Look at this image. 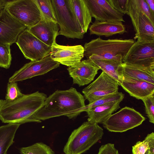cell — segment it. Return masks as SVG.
<instances>
[{"instance_id":"obj_8","label":"cell","mask_w":154,"mask_h":154,"mask_svg":"<svg viewBox=\"0 0 154 154\" xmlns=\"http://www.w3.org/2000/svg\"><path fill=\"white\" fill-rule=\"evenodd\" d=\"M123 63L154 72V41L134 42L122 60Z\"/></svg>"},{"instance_id":"obj_15","label":"cell","mask_w":154,"mask_h":154,"mask_svg":"<svg viewBox=\"0 0 154 154\" xmlns=\"http://www.w3.org/2000/svg\"><path fill=\"white\" fill-rule=\"evenodd\" d=\"M92 17L96 20L125 22L124 14L115 9L107 0H84Z\"/></svg>"},{"instance_id":"obj_6","label":"cell","mask_w":154,"mask_h":154,"mask_svg":"<svg viewBox=\"0 0 154 154\" xmlns=\"http://www.w3.org/2000/svg\"><path fill=\"white\" fill-rule=\"evenodd\" d=\"M5 8L12 17L27 28L35 25L42 18L35 0L7 1Z\"/></svg>"},{"instance_id":"obj_24","label":"cell","mask_w":154,"mask_h":154,"mask_svg":"<svg viewBox=\"0 0 154 154\" xmlns=\"http://www.w3.org/2000/svg\"><path fill=\"white\" fill-rule=\"evenodd\" d=\"M123 76L154 84V72L122 63Z\"/></svg>"},{"instance_id":"obj_19","label":"cell","mask_w":154,"mask_h":154,"mask_svg":"<svg viewBox=\"0 0 154 154\" xmlns=\"http://www.w3.org/2000/svg\"><path fill=\"white\" fill-rule=\"evenodd\" d=\"M90 35L109 37L113 35L122 34L127 32L122 22L119 21H95L89 28Z\"/></svg>"},{"instance_id":"obj_37","label":"cell","mask_w":154,"mask_h":154,"mask_svg":"<svg viewBox=\"0 0 154 154\" xmlns=\"http://www.w3.org/2000/svg\"><path fill=\"white\" fill-rule=\"evenodd\" d=\"M149 149L147 150V151H146V152L144 153V154H149Z\"/></svg>"},{"instance_id":"obj_30","label":"cell","mask_w":154,"mask_h":154,"mask_svg":"<svg viewBox=\"0 0 154 154\" xmlns=\"http://www.w3.org/2000/svg\"><path fill=\"white\" fill-rule=\"evenodd\" d=\"M154 137V133L152 132L148 134L143 141L137 142L132 146V154H144L149 149L150 141Z\"/></svg>"},{"instance_id":"obj_18","label":"cell","mask_w":154,"mask_h":154,"mask_svg":"<svg viewBox=\"0 0 154 154\" xmlns=\"http://www.w3.org/2000/svg\"><path fill=\"white\" fill-rule=\"evenodd\" d=\"M129 95L142 100L154 93V84L142 80L124 76L119 84Z\"/></svg>"},{"instance_id":"obj_17","label":"cell","mask_w":154,"mask_h":154,"mask_svg":"<svg viewBox=\"0 0 154 154\" xmlns=\"http://www.w3.org/2000/svg\"><path fill=\"white\" fill-rule=\"evenodd\" d=\"M59 29L57 23L42 19L35 25L27 28L39 40L51 47L56 42Z\"/></svg>"},{"instance_id":"obj_34","label":"cell","mask_w":154,"mask_h":154,"mask_svg":"<svg viewBox=\"0 0 154 154\" xmlns=\"http://www.w3.org/2000/svg\"><path fill=\"white\" fill-rule=\"evenodd\" d=\"M97 154H119L114 144L108 143L102 145Z\"/></svg>"},{"instance_id":"obj_9","label":"cell","mask_w":154,"mask_h":154,"mask_svg":"<svg viewBox=\"0 0 154 154\" xmlns=\"http://www.w3.org/2000/svg\"><path fill=\"white\" fill-rule=\"evenodd\" d=\"M24 57L31 61L50 55L51 48L42 42L27 29L21 32L16 42Z\"/></svg>"},{"instance_id":"obj_21","label":"cell","mask_w":154,"mask_h":154,"mask_svg":"<svg viewBox=\"0 0 154 154\" xmlns=\"http://www.w3.org/2000/svg\"><path fill=\"white\" fill-rule=\"evenodd\" d=\"M70 5L83 32H87L92 17L84 0H69Z\"/></svg>"},{"instance_id":"obj_2","label":"cell","mask_w":154,"mask_h":154,"mask_svg":"<svg viewBox=\"0 0 154 154\" xmlns=\"http://www.w3.org/2000/svg\"><path fill=\"white\" fill-rule=\"evenodd\" d=\"M47 97L45 93L37 91L23 95L17 100L8 102L0 100V120L4 123L21 124L40 122L34 115L43 106Z\"/></svg>"},{"instance_id":"obj_33","label":"cell","mask_w":154,"mask_h":154,"mask_svg":"<svg viewBox=\"0 0 154 154\" xmlns=\"http://www.w3.org/2000/svg\"><path fill=\"white\" fill-rule=\"evenodd\" d=\"M140 10L143 13L149 18L152 23L154 24V15L150 11L145 0H133Z\"/></svg>"},{"instance_id":"obj_31","label":"cell","mask_w":154,"mask_h":154,"mask_svg":"<svg viewBox=\"0 0 154 154\" xmlns=\"http://www.w3.org/2000/svg\"><path fill=\"white\" fill-rule=\"evenodd\" d=\"M144 104L146 113L149 122L154 123V93L142 100Z\"/></svg>"},{"instance_id":"obj_27","label":"cell","mask_w":154,"mask_h":154,"mask_svg":"<svg viewBox=\"0 0 154 154\" xmlns=\"http://www.w3.org/2000/svg\"><path fill=\"white\" fill-rule=\"evenodd\" d=\"M124 95L121 92L118 93L100 98L95 101L91 104L85 106L83 108L82 112L86 110L107 103L112 102H121L123 99Z\"/></svg>"},{"instance_id":"obj_25","label":"cell","mask_w":154,"mask_h":154,"mask_svg":"<svg viewBox=\"0 0 154 154\" xmlns=\"http://www.w3.org/2000/svg\"><path fill=\"white\" fill-rule=\"evenodd\" d=\"M42 17V19L57 23L55 12L51 0H35Z\"/></svg>"},{"instance_id":"obj_29","label":"cell","mask_w":154,"mask_h":154,"mask_svg":"<svg viewBox=\"0 0 154 154\" xmlns=\"http://www.w3.org/2000/svg\"><path fill=\"white\" fill-rule=\"evenodd\" d=\"M23 95L18 86L17 82H8L5 96V100L13 102L19 99Z\"/></svg>"},{"instance_id":"obj_11","label":"cell","mask_w":154,"mask_h":154,"mask_svg":"<svg viewBox=\"0 0 154 154\" xmlns=\"http://www.w3.org/2000/svg\"><path fill=\"white\" fill-rule=\"evenodd\" d=\"M127 14L131 18L136 32L134 38L144 42L154 41V24L136 5L133 0H129Z\"/></svg>"},{"instance_id":"obj_12","label":"cell","mask_w":154,"mask_h":154,"mask_svg":"<svg viewBox=\"0 0 154 154\" xmlns=\"http://www.w3.org/2000/svg\"><path fill=\"white\" fill-rule=\"evenodd\" d=\"M60 63L53 60L50 55L40 60L31 61L24 64L9 78L8 82L22 81L42 75L57 68Z\"/></svg>"},{"instance_id":"obj_23","label":"cell","mask_w":154,"mask_h":154,"mask_svg":"<svg viewBox=\"0 0 154 154\" xmlns=\"http://www.w3.org/2000/svg\"><path fill=\"white\" fill-rule=\"evenodd\" d=\"M20 125L8 123L0 126V154H6L14 142L16 132Z\"/></svg>"},{"instance_id":"obj_13","label":"cell","mask_w":154,"mask_h":154,"mask_svg":"<svg viewBox=\"0 0 154 154\" xmlns=\"http://www.w3.org/2000/svg\"><path fill=\"white\" fill-rule=\"evenodd\" d=\"M51 48L50 55L51 58L69 67L79 63L84 56V48L81 45L65 46L58 45L55 42Z\"/></svg>"},{"instance_id":"obj_36","label":"cell","mask_w":154,"mask_h":154,"mask_svg":"<svg viewBox=\"0 0 154 154\" xmlns=\"http://www.w3.org/2000/svg\"><path fill=\"white\" fill-rule=\"evenodd\" d=\"M7 1L0 0V14L5 7V5Z\"/></svg>"},{"instance_id":"obj_10","label":"cell","mask_w":154,"mask_h":154,"mask_svg":"<svg viewBox=\"0 0 154 154\" xmlns=\"http://www.w3.org/2000/svg\"><path fill=\"white\" fill-rule=\"evenodd\" d=\"M119 85L117 81L102 71L95 80L83 89L82 92L89 104L118 93Z\"/></svg>"},{"instance_id":"obj_28","label":"cell","mask_w":154,"mask_h":154,"mask_svg":"<svg viewBox=\"0 0 154 154\" xmlns=\"http://www.w3.org/2000/svg\"><path fill=\"white\" fill-rule=\"evenodd\" d=\"M10 45L0 44V67L9 69L11 64L12 57Z\"/></svg>"},{"instance_id":"obj_35","label":"cell","mask_w":154,"mask_h":154,"mask_svg":"<svg viewBox=\"0 0 154 154\" xmlns=\"http://www.w3.org/2000/svg\"><path fill=\"white\" fill-rule=\"evenodd\" d=\"M145 0L152 14L154 15V0Z\"/></svg>"},{"instance_id":"obj_1","label":"cell","mask_w":154,"mask_h":154,"mask_svg":"<svg viewBox=\"0 0 154 154\" xmlns=\"http://www.w3.org/2000/svg\"><path fill=\"white\" fill-rule=\"evenodd\" d=\"M85 102L84 97L74 88L57 90L46 98L34 118L40 122L41 120L62 116L72 119L82 112L85 106Z\"/></svg>"},{"instance_id":"obj_14","label":"cell","mask_w":154,"mask_h":154,"mask_svg":"<svg viewBox=\"0 0 154 154\" xmlns=\"http://www.w3.org/2000/svg\"><path fill=\"white\" fill-rule=\"evenodd\" d=\"M26 27L12 17L4 8L0 14V44L10 45Z\"/></svg>"},{"instance_id":"obj_3","label":"cell","mask_w":154,"mask_h":154,"mask_svg":"<svg viewBox=\"0 0 154 154\" xmlns=\"http://www.w3.org/2000/svg\"><path fill=\"white\" fill-rule=\"evenodd\" d=\"M134 42L132 39L105 40L99 37L85 43L84 55L91 60L107 59L123 62V59Z\"/></svg>"},{"instance_id":"obj_20","label":"cell","mask_w":154,"mask_h":154,"mask_svg":"<svg viewBox=\"0 0 154 154\" xmlns=\"http://www.w3.org/2000/svg\"><path fill=\"white\" fill-rule=\"evenodd\" d=\"M121 102H112L95 106L86 110L88 121L93 123L103 124L113 113L120 108Z\"/></svg>"},{"instance_id":"obj_7","label":"cell","mask_w":154,"mask_h":154,"mask_svg":"<svg viewBox=\"0 0 154 154\" xmlns=\"http://www.w3.org/2000/svg\"><path fill=\"white\" fill-rule=\"evenodd\" d=\"M145 120L139 112L125 106L112 114L103 124L109 131L123 132L140 125Z\"/></svg>"},{"instance_id":"obj_4","label":"cell","mask_w":154,"mask_h":154,"mask_svg":"<svg viewBox=\"0 0 154 154\" xmlns=\"http://www.w3.org/2000/svg\"><path fill=\"white\" fill-rule=\"evenodd\" d=\"M103 128L98 124L87 121L74 130L63 149L65 154H81L101 139Z\"/></svg>"},{"instance_id":"obj_26","label":"cell","mask_w":154,"mask_h":154,"mask_svg":"<svg viewBox=\"0 0 154 154\" xmlns=\"http://www.w3.org/2000/svg\"><path fill=\"white\" fill-rule=\"evenodd\" d=\"M21 154H54L50 146L42 143H38L20 149Z\"/></svg>"},{"instance_id":"obj_16","label":"cell","mask_w":154,"mask_h":154,"mask_svg":"<svg viewBox=\"0 0 154 154\" xmlns=\"http://www.w3.org/2000/svg\"><path fill=\"white\" fill-rule=\"evenodd\" d=\"M99 67L89 59L81 61L77 64L67 68L69 74L73 79L74 84L83 86L93 81Z\"/></svg>"},{"instance_id":"obj_22","label":"cell","mask_w":154,"mask_h":154,"mask_svg":"<svg viewBox=\"0 0 154 154\" xmlns=\"http://www.w3.org/2000/svg\"><path fill=\"white\" fill-rule=\"evenodd\" d=\"M91 61L100 69L119 84L123 78V62L113 60L98 59Z\"/></svg>"},{"instance_id":"obj_5","label":"cell","mask_w":154,"mask_h":154,"mask_svg":"<svg viewBox=\"0 0 154 154\" xmlns=\"http://www.w3.org/2000/svg\"><path fill=\"white\" fill-rule=\"evenodd\" d=\"M57 23L60 28L57 36L81 39L84 33L72 8L69 0H52Z\"/></svg>"},{"instance_id":"obj_38","label":"cell","mask_w":154,"mask_h":154,"mask_svg":"<svg viewBox=\"0 0 154 154\" xmlns=\"http://www.w3.org/2000/svg\"><path fill=\"white\" fill-rule=\"evenodd\" d=\"M149 154H152V153H151L149 152Z\"/></svg>"},{"instance_id":"obj_32","label":"cell","mask_w":154,"mask_h":154,"mask_svg":"<svg viewBox=\"0 0 154 154\" xmlns=\"http://www.w3.org/2000/svg\"><path fill=\"white\" fill-rule=\"evenodd\" d=\"M115 9L124 15L128 11L129 0H107Z\"/></svg>"}]
</instances>
